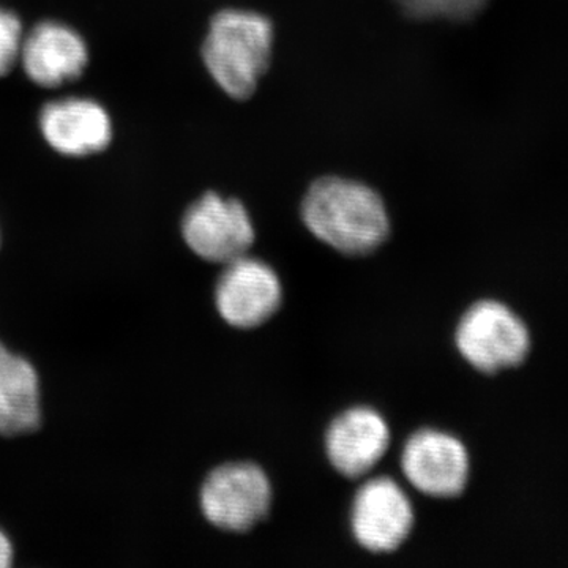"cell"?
Listing matches in <instances>:
<instances>
[{
  "mask_svg": "<svg viewBox=\"0 0 568 568\" xmlns=\"http://www.w3.org/2000/svg\"><path fill=\"white\" fill-rule=\"evenodd\" d=\"M310 233L347 256L375 253L390 234V220L379 194L361 182L320 179L302 204Z\"/></svg>",
  "mask_w": 568,
  "mask_h": 568,
  "instance_id": "1",
  "label": "cell"
},
{
  "mask_svg": "<svg viewBox=\"0 0 568 568\" xmlns=\"http://www.w3.org/2000/svg\"><path fill=\"white\" fill-rule=\"evenodd\" d=\"M274 28L256 11L227 9L212 18L203 44L209 73L227 95L245 100L268 69Z\"/></svg>",
  "mask_w": 568,
  "mask_h": 568,
  "instance_id": "2",
  "label": "cell"
},
{
  "mask_svg": "<svg viewBox=\"0 0 568 568\" xmlns=\"http://www.w3.org/2000/svg\"><path fill=\"white\" fill-rule=\"evenodd\" d=\"M455 343L467 364L493 375L525 361L530 335L526 324L508 306L481 301L459 320Z\"/></svg>",
  "mask_w": 568,
  "mask_h": 568,
  "instance_id": "3",
  "label": "cell"
},
{
  "mask_svg": "<svg viewBox=\"0 0 568 568\" xmlns=\"http://www.w3.org/2000/svg\"><path fill=\"white\" fill-rule=\"evenodd\" d=\"M271 508V480L253 463L216 467L201 489L205 519L224 532H250L268 517Z\"/></svg>",
  "mask_w": 568,
  "mask_h": 568,
  "instance_id": "4",
  "label": "cell"
},
{
  "mask_svg": "<svg viewBox=\"0 0 568 568\" xmlns=\"http://www.w3.org/2000/svg\"><path fill=\"white\" fill-rule=\"evenodd\" d=\"M182 235L197 256L223 265L246 256L254 244V227L244 204L216 193L204 194L190 205Z\"/></svg>",
  "mask_w": 568,
  "mask_h": 568,
  "instance_id": "5",
  "label": "cell"
},
{
  "mask_svg": "<svg viewBox=\"0 0 568 568\" xmlns=\"http://www.w3.org/2000/svg\"><path fill=\"white\" fill-rule=\"evenodd\" d=\"M414 521L409 497L392 478H373L354 497L351 529L366 551L388 555L402 548L413 532Z\"/></svg>",
  "mask_w": 568,
  "mask_h": 568,
  "instance_id": "6",
  "label": "cell"
},
{
  "mask_svg": "<svg viewBox=\"0 0 568 568\" xmlns=\"http://www.w3.org/2000/svg\"><path fill=\"white\" fill-rule=\"evenodd\" d=\"M283 287L271 265L248 254L224 265L215 286V304L224 323L235 328H256L276 315Z\"/></svg>",
  "mask_w": 568,
  "mask_h": 568,
  "instance_id": "7",
  "label": "cell"
},
{
  "mask_svg": "<svg viewBox=\"0 0 568 568\" xmlns=\"http://www.w3.org/2000/svg\"><path fill=\"white\" fill-rule=\"evenodd\" d=\"M402 469L422 495L454 499L467 487L469 455L457 437L437 429H422L407 439Z\"/></svg>",
  "mask_w": 568,
  "mask_h": 568,
  "instance_id": "8",
  "label": "cell"
},
{
  "mask_svg": "<svg viewBox=\"0 0 568 568\" xmlns=\"http://www.w3.org/2000/svg\"><path fill=\"white\" fill-rule=\"evenodd\" d=\"M39 125L52 151L70 159L103 152L114 134L110 112L88 97H63L44 104Z\"/></svg>",
  "mask_w": 568,
  "mask_h": 568,
  "instance_id": "9",
  "label": "cell"
},
{
  "mask_svg": "<svg viewBox=\"0 0 568 568\" xmlns=\"http://www.w3.org/2000/svg\"><path fill=\"white\" fill-rule=\"evenodd\" d=\"M20 63L26 77L39 88H62L77 81L88 69V43L69 24L41 21L26 32Z\"/></svg>",
  "mask_w": 568,
  "mask_h": 568,
  "instance_id": "10",
  "label": "cell"
},
{
  "mask_svg": "<svg viewBox=\"0 0 568 568\" xmlns=\"http://www.w3.org/2000/svg\"><path fill=\"white\" fill-rule=\"evenodd\" d=\"M390 447V428L376 410L353 407L325 433V454L339 476L357 480L375 469Z\"/></svg>",
  "mask_w": 568,
  "mask_h": 568,
  "instance_id": "11",
  "label": "cell"
},
{
  "mask_svg": "<svg viewBox=\"0 0 568 568\" xmlns=\"http://www.w3.org/2000/svg\"><path fill=\"white\" fill-rule=\"evenodd\" d=\"M40 416L36 368L0 343V435L21 436L36 432Z\"/></svg>",
  "mask_w": 568,
  "mask_h": 568,
  "instance_id": "12",
  "label": "cell"
},
{
  "mask_svg": "<svg viewBox=\"0 0 568 568\" xmlns=\"http://www.w3.org/2000/svg\"><path fill=\"white\" fill-rule=\"evenodd\" d=\"M399 9L417 20H467L488 0H395Z\"/></svg>",
  "mask_w": 568,
  "mask_h": 568,
  "instance_id": "13",
  "label": "cell"
},
{
  "mask_svg": "<svg viewBox=\"0 0 568 568\" xmlns=\"http://www.w3.org/2000/svg\"><path fill=\"white\" fill-rule=\"evenodd\" d=\"M24 28L14 11L0 7V78L7 77L20 63Z\"/></svg>",
  "mask_w": 568,
  "mask_h": 568,
  "instance_id": "14",
  "label": "cell"
},
{
  "mask_svg": "<svg viewBox=\"0 0 568 568\" xmlns=\"http://www.w3.org/2000/svg\"><path fill=\"white\" fill-rule=\"evenodd\" d=\"M11 560H13V548L9 538L0 530V568L10 567Z\"/></svg>",
  "mask_w": 568,
  "mask_h": 568,
  "instance_id": "15",
  "label": "cell"
}]
</instances>
